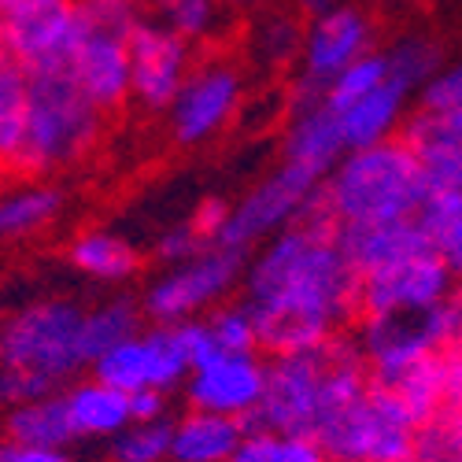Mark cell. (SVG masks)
I'll list each match as a JSON object with an SVG mask.
<instances>
[{"mask_svg":"<svg viewBox=\"0 0 462 462\" xmlns=\"http://www.w3.org/2000/svg\"><path fill=\"white\" fill-rule=\"evenodd\" d=\"M8 440L26 444V448H67L70 440H79L67 393H56L49 400H33V403L12 407V414H8Z\"/></svg>","mask_w":462,"mask_h":462,"instance_id":"23","label":"cell"},{"mask_svg":"<svg viewBox=\"0 0 462 462\" xmlns=\"http://www.w3.org/2000/svg\"><path fill=\"white\" fill-rule=\"evenodd\" d=\"M74 12L82 23V37L134 42V33L144 26L141 0H74Z\"/></svg>","mask_w":462,"mask_h":462,"instance_id":"28","label":"cell"},{"mask_svg":"<svg viewBox=\"0 0 462 462\" xmlns=\"http://www.w3.org/2000/svg\"><path fill=\"white\" fill-rule=\"evenodd\" d=\"M384 56H389L393 79L403 82L407 89H414V86L426 89L440 74L437 70L440 67V45L430 42V37H403V42L393 52H384Z\"/></svg>","mask_w":462,"mask_h":462,"instance_id":"35","label":"cell"},{"mask_svg":"<svg viewBox=\"0 0 462 462\" xmlns=\"http://www.w3.org/2000/svg\"><path fill=\"white\" fill-rule=\"evenodd\" d=\"M359 329H363L359 348L370 363L374 384H393L414 363L444 352L437 307H430V311H396V315H381V319H363Z\"/></svg>","mask_w":462,"mask_h":462,"instance_id":"11","label":"cell"},{"mask_svg":"<svg viewBox=\"0 0 462 462\" xmlns=\"http://www.w3.org/2000/svg\"><path fill=\"white\" fill-rule=\"evenodd\" d=\"M319 185H322V174H315L311 167H300V163L278 167L234 208V215H229L222 237H218V248L248 252L252 241L274 234L282 226H292L303 215V208L311 204Z\"/></svg>","mask_w":462,"mask_h":462,"instance_id":"9","label":"cell"},{"mask_svg":"<svg viewBox=\"0 0 462 462\" xmlns=\"http://www.w3.org/2000/svg\"><path fill=\"white\" fill-rule=\"evenodd\" d=\"M93 374H97V381L111 384V389H119L126 396L152 389V366H148L144 337H134V340L119 344V348H111L100 363H93Z\"/></svg>","mask_w":462,"mask_h":462,"instance_id":"29","label":"cell"},{"mask_svg":"<svg viewBox=\"0 0 462 462\" xmlns=\"http://www.w3.org/2000/svg\"><path fill=\"white\" fill-rule=\"evenodd\" d=\"M0 462H70V455H63V448H26L8 440L0 451Z\"/></svg>","mask_w":462,"mask_h":462,"instance_id":"47","label":"cell"},{"mask_svg":"<svg viewBox=\"0 0 462 462\" xmlns=\"http://www.w3.org/2000/svg\"><path fill=\"white\" fill-rule=\"evenodd\" d=\"M229 215H234V208H229L222 197H208V200H200L197 204V211H192V229L208 241V245H218V237H222V229H226V222H229Z\"/></svg>","mask_w":462,"mask_h":462,"instance_id":"42","label":"cell"},{"mask_svg":"<svg viewBox=\"0 0 462 462\" xmlns=\"http://www.w3.org/2000/svg\"><path fill=\"white\" fill-rule=\"evenodd\" d=\"M74 79L86 89V97L111 111L126 97H134V60L130 42H115V37H82V49L74 56Z\"/></svg>","mask_w":462,"mask_h":462,"instance_id":"17","label":"cell"},{"mask_svg":"<svg viewBox=\"0 0 462 462\" xmlns=\"http://www.w3.org/2000/svg\"><path fill=\"white\" fill-rule=\"evenodd\" d=\"M67 403H70L74 433L79 437H119L134 421L130 396L97 381V377L67 389Z\"/></svg>","mask_w":462,"mask_h":462,"instance_id":"21","label":"cell"},{"mask_svg":"<svg viewBox=\"0 0 462 462\" xmlns=\"http://www.w3.org/2000/svg\"><path fill=\"white\" fill-rule=\"evenodd\" d=\"M218 5L222 0H152V12L185 42H197V37H208L215 30Z\"/></svg>","mask_w":462,"mask_h":462,"instance_id":"36","label":"cell"},{"mask_svg":"<svg viewBox=\"0 0 462 462\" xmlns=\"http://www.w3.org/2000/svg\"><path fill=\"white\" fill-rule=\"evenodd\" d=\"M104 126V111L86 97L70 70L30 74L26 100V141L12 167L26 178L63 171L89 156Z\"/></svg>","mask_w":462,"mask_h":462,"instance_id":"4","label":"cell"},{"mask_svg":"<svg viewBox=\"0 0 462 462\" xmlns=\"http://www.w3.org/2000/svg\"><path fill=\"white\" fill-rule=\"evenodd\" d=\"M300 12L303 15H311V19H322L326 12H333V0H296Z\"/></svg>","mask_w":462,"mask_h":462,"instance_id":"49","label":"cell"},{"mask_svg":"<svg viewBox=\"0 0 462 462\" xmlns=\"http://www.w3.org/2000/svg\"><path fill=\"white\" fill-rule=\"evenodd\" d=\"M241 104V70L226 60H211L189 74L181 97L171 107V130L178 144H200L218 134Z\"/></svg>","mask_w":462,"mask_h":462,"instance_id":"14","label":"cell"},{"mask_svg":"<svg viewBox=\"0 0 462 462\" xmlns=\"http://www.w3.org/2000/svg\"><path fill=\"white\" fill-rule=\"evenodd\" d=\"M130 407H134V421H163V393L160 389H141L130 396Z\"/></svg>","mask_w":462,"mask_h":462,"instance_id":"48","label":"cell"},{"mask_svg":"<svg viewBox=\"0 0 462 462\" xmlns=\"http://www.w3.org/2000/svg\"><path fill=\"white\" fill-rule=\"evenodd\" d=\"M174 448V426L167 421H134L111 444L115 462H167Z\"/></svg>","mask_w":462,"mask_h":462,"instance_id":"34","label":"cell"},{"mask_svg":"<svg viewBox=\"0 0 462 462\" xmlns=\"http://www.w3.org/2000/svg\"><path fill=\"white\" fill-rule=\"evenodd\" d=\"M418 421L396 393L370 384V393L315 433L329 462H414Z\"/></svg>","mask_w":462,"mask_h":462,"instance_id":"5","label":"cell"},{"mask_svg":"<svg viewBox=\"0 0 462 462\" xmlns=\"http://www.w3.org/2000/svg\"><path fill=\"white\" fill-rule=\"evenodd\" d=\"M421 107H430V111H462V63L440 70L437 79L421 89Z\"/></svg>","mask_w":462,"mask_h":462,"instance_id":"41","label":"cell"},{"mask_svg":"<svg viewBox=\"0 0 462 462\" xmlns=\"http://www.w3.org/2000/svg\"><path fill=\"white\" fill-rule=\"evenodd\" d=\"M0 42H5V56L26 74L74 70V56L82 49V23L74 0H19L15 8H5Z\"/></svg>","mask_w":462,"mask_h":462,"instance_id":"7","label":"cell"},{"mask_svg":"<svg viewBox=\"0 0 462 462\" xmlns=\"http://www.w3.org/2000/svg\"><path fill=\"white\" fill-rule=\"evenodd\" d=\"M455 285L458 282L440 263V255L433 252L414 255L407 263H396L389 271L359 282V322L396 315V311H430V307L448 300Z\"/></svg>","mask_w":462,"mask_h":462,"instance_id":"12","label":"cell"},{"mask_svg":"<svg viewBox=\"0 0 462 462\" xmlns=\"http://www.w3.org/2000/svg\"><path fill=\"white\" fill-rule=\"evenodd\" d=\"M303 42H307V30H300L292 15H263L252 33V52L266 67H285L296 52L303 56Z\"/></svg>","mask_w":462,"mask_h":462,"instance_id":"33","label":"cell"},{"mask_svg":"<svg viewBox=\"0 0 462 462\" xmlns=\"http://www.w3.org/2000/svg\"><path fill=\"white\" fill-rule=\"evenodd\" d=\"M222 5H229V8H255V5H263V0H222Z\"/></svg>","mask_w":462,"mask_h":462,"instance_id":"50","label":"cell"},{"mask_svg":"<svg viewBox=\"0 0 462 462\" xmlns=\"http://www.w3.org/2000/svg\"><path fill=\"white\" fill-rule=\"evenodd\" d=\"M393 79V70H389V56L384 52H366L363 60H356L348 70L340 74V79L329 86V93H326V104L333 107V111H348V107H356L359 100H366L370 93H377L384 82Z\"/></svg>","mask_w":462,"mask_h":462,"instance_id":"31","label":"cell"},{"mask_svg":"<svg viewBox=\"0 0 462 462\" xmlns=\"http://www.w3.org/2000/svg\"><path fill=\"white\" fill-rule=\"evenodd\" d=\"M418 222L426 226V234L433 241V252L451 271V278L462 282V218H421L418 215Z\"/></svg>","mask_w":462,"mask_h":462,"instance_id":"38","label":"cell"},{"mask_svg":"<svg viewBox=\"0 0 462 462\" xmlns=\"http://www.w3.org/2000/svg\"><path fill=\"white\" fill-rule=\"evenodd\" d=\"M426 204H421V218H462V178H426Z\"/></svg>","mask_w":462,"mask_h":462,"instance_id":"40","label":"cell"},{"mask_svg":"<svg viewBox=\"0 0 462 462\" xmlns=\"http://www.w3.org/2000/svg\"><path fill=\"white\" fill-rule=\"evenodd\" d=\"M245 440V421L222 418L208 411H189L181 421H174V462H229Z\"/></svg>","mask_w":462,"mask_h":462,"instance_id":"20","label":"cell"},{"mask_svg":"<svg viewBox=\"0 0 462 462\" xmlns=\"http://www.w3.org/2000/svg\"><path fill=\"white\" fill-rule=\"evenodd\" d=\"M381 389H389L400 396V403L414 414V421H430L437 411H444V359L440 352L414 363L407 374H400L393 384H381Z\"/></svg>","mask_w":462,"mask_h":462,"instance_id":"27","label":"cell"},{"mask_svg":"<svg viewBox=\"0 0 462 462\" xmlns=\"http://www.w3.org/2000/svg\"><path fill=\"white\" fill-rule=\"evenodd\" d=\"M19 5V0H0V8H15Z\"/></svg>","mask_w":462,"mask_h":462,"instance_id":"51","label":"cell"},{"mask_svg":"<svg viewBox=\"0 0 462 462\" xmlns=\"http://www.w3.org/2000/svg\"><path fill=\"white\" fill-rule=\"evenodd\" d=\"M266 393V363L255 356H218L215 363L189 374V411H208L245 421Z\"/></svg>","mask_w":462,"mask_h":462,"instance_id":"15","label":"cell"},{"mask_svg":"<svg viewBox=\"0 0 462 462\" xmlns=\"http://www.w3.org/2000/svg\"><path fill=\"white\" fill-rule=\"evenodd\" d=\"M67 255H70V263L79 266L82 274L100 278V282H123V278H130V274L141 271L137 248L126 245L123 237H115V234H100V229L74 237V245H70Z\"/></svg>","mask_w":462,"mask_h":462,"instance_id":"24","label":"cell"},{"mask_svg":"<svg viewBox=\"0 0 462 462\" xmlns=\"http://www.w3.org/2000/svg\"><path fill=\"white\" fill-rule=\"evenodd\" d=\"M211 245L192 229V222H181V226H171L167 234L160 237V245H156V255L163 259V263H171V266H185V263H192L197 255H204Z\"/></svg>","mask_w":462,"mask_h":462,"instance_id":"39","label":"cell"},{"mask_svg":"<svg viewBox=\"0 0 462 462\" xmlns=\"http://www.w3.org/2000/svg\"><path fill=\"white\" fill-rule=\"evenodd\" d=\"M86 311L70 300H42L15 311L0 333V393L12 407L49 400L60 384L86 366L82 359Z\"/></svg>","mask_w":462,"mask_h":462,"instance_id":"2","label":"cell"},{"mask_svg":"<svg viewBox=\"0 0 462 462\" xmlns=\"http://www.w3.org/2000/svg\"><path fill=\"white\" fill-rule=\"evenodd\" d=\"M148 344V366H152V389H174V384L192 374V356L185 348L181 326H156L152 333H144Z\"/></svg>","mask_w":462,"mask_h":462,"instance_id":"30","label":"cell"},{"mask_svg":"<svg viewBox=\"0 0 462 462\" xmlns=\"http://www.w3.org/2000/svg\"><path fill=\"white\" fill-rule=\"evenodd\" d=\"M400 141L418 156L426 178H462V111L418 107L407 115Z\"/></svg>","mask_w":462,"mask_h":462,"instance_id":"18","label":"cell"},{"mask_svg":"<svg viewBox=\"0 0 462 462\" xmlns=\"http://www.w3.org/2000/svg\"><path fill=\"white\" fill-rule=\"evenodd\" d=\"M344 255H348L352 271L359 278L381 274L396 263H407L414 255L433 252V241L426 234V226L418 218H393V222H352L340 226L337 234ZM437 255V252H433Z\"/></svg>","mask_w":462,"mask_h":462,"instance_id":"16","label":"cell"},{"mask_svg":"<svg viewBox=\"0 0 462 462\" xmlns=\"http://www.w3.org/2000/svg\"><path fill=\"white\" fill-rule=\"evenodd\" d=\"M130 60H134V100L148 111H171L192 74L189 42L163 23H144L130 42Z\"/></svg>","mask_w":462,"mask_h":462,"instance_id":"13","label":"cell"},{"mask_svg":"<svg viewBox=\"0 0 462 462\" xmlns=\"http://www.w3.org/2000/svg\"><path fill=\"white\" fill-rule=\"evenodd\" d=\"M344 152H348V141H344L340 111H333L326 100L300 111L285 134V163L311 167L315 174H326Z\"/></svg>","mask_w":462,"mask_h":462,"instance_id":"19","label":"cell"},{"mask_svg":"<svg viewBox=\"0 0 462 462\" xmlns=\"http://www.w3.org/2000/svg\"><path fill=\"white\" fill-rule=\"evenodd\" d=\"M278 455H282V437L278 433L252 430V433H245V440L237 444V451L229 462H278Z\"/></svg>","mask_w":462,"mask_h":462,"instance_id":"43","label":"cell"},{"mask_svg":"<svg viewBox=\"0 0 462 462\" xmlns=\"http://www.w3.org/2000/svg\"><path fill=\"white\" fill-rule=\"evenodd\" d=\"M444 359V407L462 411V344L440 352Z\"/></svg>","mask_w":462,"mask_h":462,"instance_id":"45","label":"cell"},{"mask_svg":"<svg viewBox=\"0 0 462 462\" xmlns=\"http://www.w3.org/2000/svg\"><path fill=\"white\" fill-rule=\"evenodd\" d=\"M340 222L322 200V185L303 215L282 229L248 271V307L259 348L278 359L322 348L340 326L359 322V274L340 241Z\"/></svg>","mask_w":462,"mask_h":462,"instance_id":"1","label":"cell"},{"mask_svg":"<svg viewBox=\"0 0 462 462\" xmlns=\"http://www.w3.org/2000/svg\"><path fill=\"white\" fill-rule=\"evenodd\" d=\"M137 333H141V311L130 300H111V303L97 307V311H89L86 322H82V359H86V366L100 363L111 348L134 340Z\"/></svg>","mask_w":462,"mask_h":462,"instance_id":"25","label":"cell"},{"mask_svg":"<svg viewBox=\"0 0 462 462\" xmlns=\"http://www.w3.org/2000/svg\"><path fill=\"white\" fill-rule=\"evenodd\" d=\"M370 45V19L359 8H333L307 26L303 42V70L292 86L296 115L326 100L329 86L366 56Z\"/></svg>","mask_w":462,"mask_h":462,"instance_id":"8","label":"cell"},{"mask_svg":"<svg viewBox=\"0 0 462 462\" xmlns=\"http://www.w3.org/2000/svg\"><path fill=\"white\" fill-rule=\"evenodd\" d=\"M426 171L418 156L400 141H381L363 152H348L337 171L322 181V200L340 226L352 222H393L418 218L426 204Z\"/></svg>","mask_w":462,"mask_h":462,"instance_id":"3","label":"cell"},{"mask_svg":"<svg viewBox=\"0 0 462 462\" xmlns=\"http://www.w3.org/2000/svg\"><path fill=\"white\" fill-rule=\"evenodd\" d=\"M407 86L389 79L377 93H370L366 100H359L356 107H348L340 115L344 123V141H348V152H363L374 148L381 141H393V130L400 123V111L407 100Z\"/></svg>","mask_w":462,"mask_h":462,"instance_id":"22","label":"cell"},{"mask_svg":"<svg viewBox=\"0 0 462 462\" xmlns=\"http://www.w3.org/2000/svg\"><path fill=\"white\" fill-rule=\"evenodd\" d=\"M245 252L218 248L211 245L204 255H197L185 266H174L167 278H160L144 296V315L156 319L160 326H181L189 315H197L200 307L215 303L222 292L234 289L241 278Z\"/></svg>","mask_w":462,"mask_h":462,"instance_id":"10","label":"cell"},{"mask_svg":"<svg viewBox=\"0 0 462 462\" xmlns=\"http://www.w3.org/2000/svg\"><path fill=\"white\" fill-rule=\"evenodd\" d=\"M215 340H218V348L226 356H255L259 348V333H255V315H252V307L241 303V307H222V311H215L208 319Z\"/></svg>","mask_w":462,"mask_h":462,"instance_id":"37","label":"cell"},{"mask_svg":"<svg viewBox=\"0 0 462 462\" xmlns=\"http://www.w3.org/2000/svg\"><path fill=\"white\" fill-rule=\"evenodd\" d=\"M329 366V340L322 348L278 356L266 363V393L259 407L245 418V433H278V437H315L319 396Z\"/></svg>","mask_w":462,"mask_h":462,"instance_id":"6","label":"cell"},{"mask_svg":"<svg viewBox=\"0 0 462 462\" xmlns=\"http://www.w3.org/2000/svg\"><path fill=\"white\" fill-rule=\"evenodd\" d=\"M63 208V197L60 189L52 185H23L15 192L5 197V208H0V234L12 237V241H23V237H33L37 229H45Z\"/></svg>","mask_w":462,"mask_h":462,"instance_id":"26","label":"cell"},{"mask_svg":"<svg viewBox=\"0 0 462 462\" xmlns=\"http://www.w3.org/2000/svg\"><path fill=\"white\" fill-rule=\"evenodd\" d=\"M414 462H462V411L444 407L414 433Z\"/></svg>","mask_w":462,"mask_h":462,"instance_id":"32","label":"cell"},{"mask_svg":"<svg viewBox=\"0 0 462 462\" xmlns=\"http://www.w3.org/2000/svg\"><path fill=\"white\" fill-rule=\"evenodd\" d=\"M437 315H440L444 348H455V344H462V282L448 292L444 303H437Z\"/></svg>","mask_w":462,"mask_h":462,"instance_id":"44","label":"cell"},{"mask_svg":"<svg viewBox=\"0 0 462 462\" xmlns=\"http://www.w3.org/2000/svg\"><path fill=\"white\" fill-rule=\"evenodd\" d=\"M278 462H329V455L319 448L311 437H282V455Z\"/></svg>","mask_w":462,"mask_h":462,"instance_id":"46","label":"cell"}]
</instances>
